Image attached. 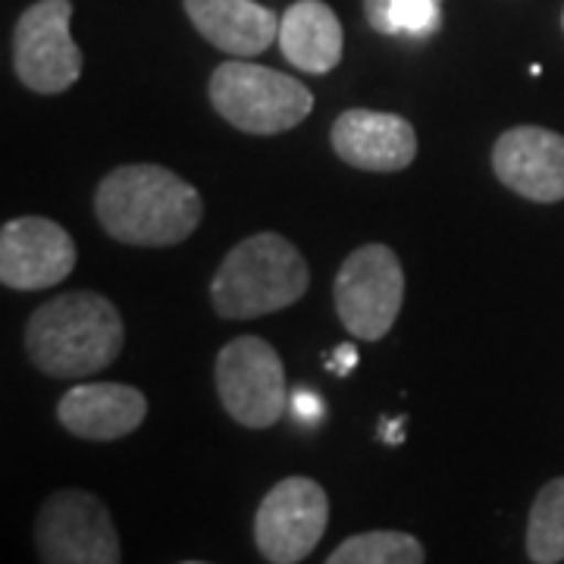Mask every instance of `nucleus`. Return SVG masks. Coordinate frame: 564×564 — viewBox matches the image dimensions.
I'll return each mask as SVG.
<instances>
[{
  "label": "nucleus",
  "mask_w": 564,
  "mask_h": 564,
  "mask_svg": "<svg viewBox=\"0 0 564 564\" xmlns=\"http://www.w3.org/2000/svg\"><path fill=\"white\" fill-rule=\"evenodd\" d=\"M95 217L110 239L135 248L185 242L204 220V202L192 182L158 163L110 170L95 192Z\"/></svg>",
  "instance_id": "nucleus-1"
},
{
  "label": "nucleus",
  "mask_w": 564,
  "mask_h": 564,
  "mask_svg": "<svg viewBox=\"0 0 564 564\" xmlns=\"http://www.w3.org/2000/svg\"><path fill=\"white\" fill-rule=\"evenodd\" d=\"M126 326L98 292H63L35 307L25 323V355L44 377L82 380L120 358Z\"/></svg>",
  "instance_id": "nucleus-2"
},
{
  "label": "nucleus",
  "mask_w": 564,
  "mask_h": 564,
  "mask_svg": "<svg viewBox=\"0 0 564 564\" xmlns=\"http://www.w3.org/2000/svg\"><path fill=\"white\" fill-rule=\"evenodd\" d=\"M311 267L280 232H258L239 242L210 282V302L223 321H258L304 299Z\"/></svg>",
  "instance_id": "nucleus-3"
},
{
  "label": "nucleus",
  "mask_w": 564,
  "mask_h": 564,
  "mask_svg": "<svg viewBox=\"0 0 564 564\" xmlns=\"http://www.w3.org/2000/svg\"><path fill=\"white\" fill-rule=\"evenodd\" d=\"M214 110L248 135H280L307 120L314 95L304 82L248 61H226L207 82Z\"/></svg>",
  "instance_id": "nucleus-4"
},
{
  "label": "nucleus",
  "mask_w": 564,
  "mask_h": 564,
  "mask_svg": "<svg viewBox=\"0 0 564 564\" xmlns=\"http://www.w3.org/2000/svg\"><path fill=\"white\" fill-rule=\"evenodd\" d=\"M336 314L343 326L364 343H380L399 321L404 304V270L389 245H361L339 267Z\"/></svg>",
  "instance_id": "nucleus-5"
},
{
  "label": "nucleus",
  "mask_w": 564,
  "mask_h": 564,
  "mask_svg": "<svg viewBox=\"0 0 564 564\" xmlns=\"http://www.w3.org/2000/svg\"><path fill=\"white\" fill-rule=\"evenodd\" d=\"M41 564H122L120 533L107 505L88 489L51 492L35 518Z\"/></svg>",
  "instance_id": "nucleus-6"
},
{
  "label": "nucleus",
  "mask_w": 564,
  "mask_h": 564,
  "mask_svg": "<svg viewBox=\"0 0 564 564\" xmlns=\"http://www.w3.org/2000/svg\"><path fill=\"white\" fill-rule=\"evenodd\" d=\"M214 383L223 408L248 430H267L289 408V383L280 351L258 336H239L217 355Z\"/></svg>",
  "instance_id": "nucleus-7"
},
{
  "label": "nucleus",
  "mask_w": 564,
  "mask_h": 564,
  "mask_svg": "<svg viewBox=\"0 0 564 564\" xmlns=\"http://www.w3.org/2000/svg\"><path fill=\"white\" fill-rule=\"evenodd\" d=\"M69 0H35L13 29V69L35 95H63L82 76L79 44L69 32Z\"/></svg>",
  "instance_id": "nucleus-8"
},
{
  "label": "nucleus",
  "mask_w": 564,
  "mask_h": 564,
  "mask_svg": "<svg viewBox=\"0 0 564 564\" xmlns=\"http://www.w3.org/2000/svg\"><path fill=\"white\" fill-rule=\"evenodd\" d=\"M329 496L311 477H285L254 514V543L270 564L304 562L326 533Z\"/></svg>",
  "instance_id": "nucleus-9"
},
{
  "label": "nucleus",
  "mask_w": 564,
  "mask_h": 564,
  "mask_svg": "<svg viewBox=\"0 0 564 564\" xmlns=\"http://www.w3.org/2000/svg\"><path fill=\"white\" fill-rule=\"evenodd\" d=\"M76 242L61 223L17 217L0 229V282L17 292H39L76 270Z\"/></svg>",
  "instance_id": "nucleus-10"
},
{
  "label": "nucleus",
  "mask_w": 564,
  "mask_h": 564,
  "mask_svg": "<svg viewBox=\"0 0 564 564\" xmlns=\"http://www.w3.org/2000/svg\"><path fill=\"white\" fill-rule=\"evenodd\" d=\"M492 170L527 202H564V135L543 126H514L496 139Z\"/></svg>",
  "instance_id": "nucleus-11"
},
{
  "label": "nucleus",
  "mask_w": 564,
  "mask_h": 564,
  "mask_svg": "<svg viewBox=\"0 0 564 564\" xmlns=\"http://www.w3.org/2000/svg\"><path fill=\"white\" fill-rule=\"evenodd\" d=\"M336 158L364 173H399L417 158V132L399 113L355 107L333 122Z\"/></svg>",
  "instance_id": "nucleus-12"
},
{
  "label": "nucleus",
  "mask_w": 564,
  "mask_h": 564,
  "mask_svg": "<svg viewBox=\"0 0 564 564\" xmlns=\"http://www.w3.org/2000/svg\"><path fill=\"white\" fill-rule=\"evenodd\" d=\"M148 417V399L135 386L82 383L63 392L57 421L66 433L88 443H113L135 433Z\"/></svg>",
  "instance_id": "nucleus-13"
},
{
  "label": "nucleus",
  "mask_w": 564,
  "mask_h": 564,
  "mask_svg": "<svg viewBox=\"0 0 564 564\" xmlns=\"http://www.w3.org/2000/svg\"><path fill=\"white\" fill-rule=\"evenodd\" d=\"M204 41L229 57H258L280 41V17L258 0H182Z\"/></svg>",
  "instance_id": "nucleus-14"
},
{
  "label": "nucleus",
  "mask_w": 564,
  "mask_h": 564,
  "mask_svg": "<svg viewBox=\"0 0 564 564\" xmlns=\"http://www.w3.org/2000/svg\"><path fill=\"white\" fill-rule=\"evenodd\" d=\"M343 22L323 0H295L280 20V51L295 69L323 76L343 61Z\"/></svg>",
  "instance_id": "nucleus-15"
},
{
  "label": "nucleus",
  "mask_w": 564,
  "mask_h": 564,
  "mask_svg": "<svg viewBox=\"0 0 564 564\" xmlns=\"http://www.w3.org/2000/svg\"><path fill=\"white\" fill-rule=\"evenodd\" d=\"M527 555L533 564L564 562V477L536 492L527 521Z\"/></svg>",
  "instance_id": "nucleus-16"
},
{
  "label": "nucleus",
  "mask_w": 564,
  "mask_h": 564,
  "mask_svg": "<svg viewBox=\"0 0 564 564\" xmlns=\"http://www.w3.org/2000/svg\"><path fill=\"white\" fill-rule=\"evenodd\" d=\"M423 545L402 530H370L348 536L326 564H423Z\"/></svg>",
  "instance_id": "nucleus-17"
},
{
  "label": "nucleus",
  "mask_w": 564,
  "mask_h": 564,
  "mask_svg": "<svg viewBox=\"0 0 564 564\" xmlns=\"http://www.w3.org/2000/svg\"><path fill=\"white\" fill-rule=\"evenodd\" d=\"M443 0H392L383 35H433L443 25Z\"/></svg>",
  "instance_id": "nucleus-18"
},
{
  "label": "nucleus",
  "mask_w": 564,
  "mask_h": 564,
  "mask_svg": "<svg viewBox=\"0 0 564 564\" xmlns=\"http://www.w3.org/2000/svg\"><path fill=\"white\" fill-rule=\"evenodd\" d=\"M389 3H392V0H364V17H367V22H370V29H373V32H380V35H383V29H386Z\"/></svg>",
  "instance_id": "nucleus-19"
},
{
  "label": "nucleus",
  "mask_w": 564,
  "mask_h": 564,
  "mask_svg": "<svg viewBox=\"0 0 564 564\" xmlns=\"http://www.w3.org/2000/svg\"><path fill=\"white\" fill-rule=\"evenodd\" d=\"M292 408H295V414L304 417V421L321 417V399L311 395V392H295V395H292Z\"/></svg>",
  "instance_id": "nucleus-20"
},
{
  "label": "nucleus",
  "mask_w": 564,
  "mask_h": 564,
  "mask_svg": "<svg viewBox=\"0 0 564 564\" xmlns=\"http://www.w3.org/2000/svg\"><path fill=\"white\" fill-rule=\"evenodd\" d=\"M336 358H339V361H329V370H333V373H339V377H345V373H351V367L358 364V348H355L351 343L339 345Z\"/></svg>",
  "instance_id": "nucleus-21"
},
{
  "label": "nucleus",
  "mask_w": 564,
  "mask_h": 564,
  "mask_svg": "<svg viewBox=\"0 0 564 564\" xmlns=\"http://www.w3.org/2000/svg\"><path fill=\"white\" fill-rule=\"evenodd\" d=\"M386 443H402V421H395V423H389L386 426Z\"/></svg>",
  "instance_id": "nucleus-22"
},
{
  "label": "nucleus",
  "mask_w": 564,
  "mask_h": 564,
  "mask_svg": "<svg viewBox=\"0 0 564 564\" xmlns=\"http://www.w3.org/2000/svg\"><path fill=\"white\" fill-rule=\"evenodd\" d=\"M182 564H207V562H182Z\"/></svg>",
  "instance_id": "nucleus-23"
},
{
  "label": "nucleus",
  "mask_w": 564,
  "mask_h": 564,
  "mask_svg": "<svg viewBox=\"0 0 564 564\" xmlns=\"http://www.w3.org/2000/svg\"><path fill=\"white\" fill-rule=\"evenodd\" d=\"M562 29H564V10H562Z\"/></svg>",
  "instance_id": "nucleus-24"
}]
</instances>
